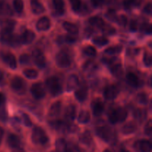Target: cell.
<instances>
[{"instance_id":"cell-4","label":"cell","mask_w":152,"mask_h":152,"mask_svg":"<svg viewBox=\"0 0 152 152\" xmlns=\"http://www.w3.org/2000/svg\"><path fill=\"white\" fill-rule=\"evenodd\" d=\"M45 86L48 91L53 96L58 95L61 92V90H62L59 81L55 77H50V78L48 79L45 82Z\"/></svg>"},{"instance_id":"cell-50","label":"cell","mask_w":152,"mask_h":152,"mask_svg":"<svg viewBox=\"0 0 152 152\" xmlns=\"http://www.w3.org/2000/svg\"><path fill=\"white\" fill-rule=\"evenodd\" d=\"M143 11L145 12V13H148V14H151V2L148 3V4L145 5V7H144Z\"/></svg>"},{"instance_id":"cell-35","label":"cell","mask_w":152,"mask_h":152,"mask_svg":"<svg viewBox=\"0 0 152 152\" xmlns=\"http://www.w3.org/2000/svg\"><path fill=\"white\" fill-rule=\"evenodd\" d=\"M93 42L97 46H104L108 43V39L105 37H96L93 39Z\"/></svg>"},{"instance_id":"cell-58","label":"cell","mask_w":152,"mask_h":152,"mask_svg":"<svg viewBox=\"0 0 152 152\" xmlns=\"http://www.w3.org/2000/svg\"><path fill=\"white\" fill-rule=\"evenodd\" d=\"M121 152H130V151H127V150H125V149H123V150H122Z\"/></svg>"},{"instance_id":"cell-27","label":"cell","mask_w":152,"mask_h":152,"mask_svg":"<svg viewBox=\"0 0 152 152\" xmlns=\"http://www.w3.org/2000/svg\"><path fill=\"white\" fill-rule=\"evenodd\" d=\"M88 22L91 25H93V26L96 27V28H101V29H102V27L105 25L103 19L101 17H99V16H93V17L90 18Z\"/></svg>"},{"instance_id":"cell-42","label":"cell","mask_w":152,"mask_h":152,"mask_svg":"<svg viewBox=\"0 0 152 152\" xmlns=\"http://www.w3.org/2000/svg\"><path fill=\"white\" fill-rule=\"evenodd\" d=\"M116 22H117V23L120 25H121V26H126L128 23V19L124 15H121L120 16H117Z\"/></svg>"},{"instance_id":"cell-47","label":"cell","mask_w":152,"mask_h":152,"mask_svg":"<svg viewBox=\"0 0 152 152\" xmlns=\"http://www.w3.org/2000/svg\"><path fill=\"white\" fill-rule=\"evenodd\" d=\"M77 36L75 34H68V35L65 36V41L67 42H69V43H74L77 41Z\"/></svg>"},{"instance_id":"cell-46","label":"cell","mask_w":152,"mask_h":152,"mask_svg":"<svg viewBox=\"0 0 152 152\" xmlns=\"http://www.w3.org/2000/svg\"><path fill=\"white\" fill-rule=\"evenodd\" d=\"M152 132V123L151 120H149L146 123V125L145 126V133L148 136H151Z\"/></svg>"},{"instance_id":"cell-54","label":"cell","mask_w":152,"mask_h":152,"mask_svg":"<svg viewBox=\"0 0 152 152\" xmlns=\"http://www.w3.org/2000/svg\"><path fill=\"white\" fill-rule=\"evenodd\" d=\"M4 100H5V97H4V94L2 93H0V106L4 103Z\"/></svg>"},{"instance_id":"cell-44","label":"cell","mask_w":152,"mask_h":152,"mask_svg":"<svg viewBox=\"0 0 152 152\" xmlns=\"http://www.w3.org/2000/svg\"><path fill=\"white\" fill-rule=\"evenodd\" d=\"M102 30L103 31L104 33H105V34H111V35L114 34L116 33V31H115V29H114V28L110 26V25H105L103 27H102Z\"/></svg>"},{"instance_id":"cell-38","label":"cell","mask_w":152,"mask_h":152,"mask_svg":"<svg viewBox=\"0 0 152 152\" xmlns=\"http://www.w3.org/2000/svg\"><path fill=\"white\" fill-rule=\"evenodd\" d=\"M122 50V47L120 45L113 46L107 48L105 50V53L107 54H115V53H119Z\"/></svg>"},{"instance_id":"cell-18","label":"cell","mask_w":152,"mask_h":152,"mask_svg":"<svg viewBox=\"0 0 152 152\" xmlns=\"http://www.w3.org/2000/svg\"><path fill=\"white\" fill-rule=\"evenodd\" d=\"M31 10L35 14H40L45 11V7L38 0H31Z\"/></svg>"},{"instance_id":"cell-53","label":"cell","mask_w":152,"mask_h":152,"mask_svg":"<svg viewBox=\"0 0 152 152\" xmlns=\"http://www.w3.org/2000/svg\"><path fill=\"white\" fill-rule=\"evenodd\" d=\"M144 29H145V31L148 34H151V25L150 24H148V25H145V27H144Z\"/></svg>"},{"instance_id":"cell-24","label":"cell","mask_w":152,"mask_h":152,"mask_svg":"<svg viewBox=\"0 0 152 152\" xmlns=\"http://www.w3.org/2000/svg\"><path fill=\"white\" fill-rule=\"evenodd\" d=\"M62 26L68 31V34H75V35H77V34H78L79 28L75 24L71 23V22H64L63 24H62Z\"/></svg>"},{"instance_id":"cell-21","label":"cell","mask_w":152,"mask_h":152,"mask_svg":"<svg viewBox=\"0 0 152 152\" xmlns=\"http://www.w3.org/2000/svg\"><path fill=\"white\" fill-rule=\"evenodd\" d=\"M137 126L134 122H129L123 126L122 132L124 134H131L137 130Z\"/></svg>"},{"instance_id":"cell-28","label":"cell","mask_w":152,"mask_h":152,"mask_svg":"<svg viewBox=\"0 0 152 152\" xmlns=\"http://www.w3.org/2000/svg\"><path fill=\"white\" fill-rule=\"evenodd\" d=\"M111 72L114 77H120V76L123 74V70L122 68V65L120 63H117V64H111Z\"/></svg>"},{"instance_id":"cell-16","label":"cell","mask_w":152,"mask_h":152,"mask_svg":"<svg viewBox=\"0 0 152 152\" xmlns=\"http://www.w3.org/2000/svg\"><path fill=\"white\" fill-rule=\"evenodd\" d=\"M76 106L73 104L68 105L65 111V117L68 122L74 121L76 117Z\"/></svg>"},{"instance_id":"cell-41","label":"cell","mask_w":152,"mask_h":152,"mask_svg":"<svg viewBox=\"0 0 152 152\" xmlns=\"http://www.w3.org/2000/svg\"><path fill=\"white\" fill-rule=\"evenodd\" d=\"M143 62H144V64H145L146 66L148 67L151 66L152 63V57H151V55L148 52H145V54H144Z\"/></svg>"},{"instance_id":"cell-6","label":"cell","mask_w":152,"mask_h":152,"mask_svg":"<svg viewBox=\"0 0 152 152\" xmlns=\"http://www.w3.org/2000/svg\"><path fill=\"white\" fill-rule=\"evenodd\" d=\"M56 62L57 65L60 68H68L71 65V57L68 53L65 51H60L57 53L56 56Z\"/></svg>"},{"instance_id":"cell-25","label":"cell","mask_w":152,"mask_h":152,"mask_svg":"<svg viewBox=\"0 0 152 152\" xmlns=\"http://www.w3.org/2000/svg\"><path fill=\"white\" fill-rule=\"evenodd\" d=\"M92 135L89 131H85L80 137V141L85 145H89L92 142Z\"/></svg>"},{"instance_id":"cell-5","label":"cell","mask_w":152,"mask_h":152,"mask_svg":"<svg viewBox=\"0 0 152 152\" xmlns=\"http://www.w3.org/2000/svg\"><path fill=\"white\" fill-rule=\"evenodd\" d=\"M96 134L98 137L105 140V142H110L112 140L113 137H114V133L113 131L109 126H100V127L97 128L96 130Z\"/></svg>"},{"instance_id":"cell-36","label":"cell","mask_w":152,"mask_h":152,"mask_svg":"<svg viewBox=\"0 0 152 152\" xmlns=\"http://www.w3.org/2000/svg\"><path fill=\"white\" fill-rule=\"evenodd\" d=\"M137 101L139 103L141 104H146L148 101V94L145 92H141L139 93L137 96Z\"/></svg>"},{"instance_id":"cell-11","label":"cell","mask_w":152,"mask_h":152,"mask_svg":"<svg viewBox=\"0 0 152 152\" xmlns=\"http://www.w3.org/2000/svg\"><path fill=\"white\" fill-rule=\"evenodd\" d=\"M135 148L140 152H151V143L148 140H141L137 141L134 145Z\"/></svg>"},{"instance_id":"cell-14","label":"cell","mask_w":152,"mask_h":152,"mask_svg":"<svg viewBox=\"0 0 152 152\" xmlns=\"http://www.w3.org/2000/svg\"><path fill=\"white\" fill-rule=\"evenodd\" d=\"M34 39H35V34L34 31L31 30H26L21 36L20 42L23 44H30L34 41Z\"/></svg>"},{"instance_id":"cell-59","label":"cell","mask_w":152,"mask_h":152,"mask_svg":"<svg viewBox=\"0 0 152 152\" xmlns=\"http://www.w3.org/2000/svg\"><path fill=\"white\" fill-rule=\"evenodd\" d=\"M103 152H111V151H110V150H108V149H106V150H105V151H104Z\"/></svg>"},{"instance_id":"cell-7","label":"cell","mask_w":152,"mask_h":152,"mask_svg":"<svg viewBox=\"0 0 152 152\" xmlns=\"http://www.w3.org/2000/svg\"><path fill=\"white\" fill-rule=\"evenodd\" d=\"M11 88L17 94H23L25 91V83L21 77H15L10 82Z\"/></svg>"},{"instance_id":"cell-23","label":"cell","mask_w":152,"mask_h":152,"mask_svg":"<svg viewBox=\"0 0 152 152\" xmlns=\"http://www.w3.org/2000/svg\"><path fill=\"white\" fill-rule=\"evenodd\" d=\"M61 108H62V102L60 101L55 102L50 107L49 115L51 116V117H56V116L59 115L61 111Z\"/></svg>"},{"instance_id":"cell-39","label":"cell","mask_w":152,"mask_h":152,"mask_svg":"<svg viewBox=\"0 0 152 152\" xmlns=\"http://www.w3.org/2000/svg\"><path fill=\"white\" fill-rule=\"evenodd\" d=\"M83 53L88 56H94L96 53V50L93 46H88L83 49Z\"/></svg>"},{"instance_id":"cell-56","label":"cell","mask_w":152,"mask_h":152,"mask_svg":"<svg viewBox=\"0 0 152 152\" xmlns=\"http://www.w3.org/2000/svg\"><path fill=\"white\" fill-rule=\"evenodd\" d=\"M13 152H25V151H24V150L22 149V148H14V150H13Z\"/></svg>"},{"instance_id":"cell-57","label":"cell","mask_w":152,"mask_h":152,"mask_svg":"<svg viewBox=\"0 0 152 152\" xmlns=\"http://www.w3.org/2000/svg\"><path fill=\"white\" fill-rule=\"evenodd\" d=\"M2 77H3V74H2V72H1V71H0V80H1V79H2Z\"/></svg>"},{"instance_id":"cell-32","label":"cell","mask_w":152,"mask_h":152,"mask_svg":"<svg viewBox=\"0 0 152 152\" xmlns=\"http://www.w3.org/2000/svg\"><path fill=\"white\" fill-rule=\"evenodd\" d=\"M143 0H123L125 7L130 9L132 7H139Z\"/></svg>"},{"instance_id":"cell-34","label":"cell","mask_w":152,"mask_h":152,"mask_svg":"<svg viewBox=\"0 0 152 152\" xmlns=\"http://www.w3.org/2000/svg\"><path fill=\"white\" fill-rule=\"evenodd\" d=\"M23 74L28 79H35L37 78L38 76V72L36 71L34 68H28V69H25L23 71Z\"/></svg>"},{"instance_id":"cell-15","label":"cell","mask_w":152,"mask_h":152,"mask_svg":"<svg viewBox=\"0 0 152 152\" xmlns=\"http://www.w3.org/2000/svg\"><path fill=\"white\" fill-rule=\"evenodd\" d=\"M3 61L4 63L12 69H16L17 67L16 57L12 53H6L3 56Z\"/></svg>"},{"instance_id":"cell-9","label":"cell","mask_w":152,"mask_h":152,"mask_svg":"<svg viewBox=\"0 0 152 152\" xmlns=\"http://www.w3.org/2000/svg\"><path fill=\"white\" fill-rule=\"evenodd\" d=\"M31 93L37 99H42L45 96V90L43 85L40 83H37L32 86L31 88Z\"/></svg>"},{"instance_id":"cell-31","label":"cell","mask_w":152,"mask_h":152,"mask_svg":"<svg viewBox=\"0 0 152 152\" xmlns=\"http://www.w3.org/2000/svg\"><path fill=\"white\" fill-rule=\"evenodd\" d=\"M55 145H56V151L58 152H65L67 147H68V144H67L66 141L64 139H62V138L56 141Z\"/></svg>"},{"instance_id":"cell-10","label":"cell","mask_w":152,"mask_h":152,"mask_svg":"<svg viewBox=\"0 0 152 152\" xmlns=\"http://www.w3.org/2000/svg\"><path fill=\"white\" fill-rule=\"evenodd\" d=\"M118 93L119 90L117 86H114V85H110L105 88L103 93L104 97L108 100H112L117 97Z\"/></svg>"},{"instance_id":"cell-13","label":"cell","mask_w":152,"mask_h":152,"mask_svg":"<svg viewBox=\"0 0 152 152\" xmlns=\"http://www.w3.org/2000/svg\"><path fill=\"white\" fill-rule=\"evenodd\" d=\"M93 114L95 116H99L104 111V105L100 99H94L91 103Z\"/></svg>"},{"instance_id":"cell-30","label":"cell","mask_w":152,"mask_h":152,"mask_svg":"<svg viewBox=\"0 0 152 152\" xmlns=\"http://www.w3.org/2000/svg\"><path fill=\"white\" fill-rule=\"evenodd\" d=\"M91 119L90 113L86 110H83L80 111V114L78 116V121L80 123H88Z\"/></svg>"},{"instance_id":"cell-52","label":"cell","mask_w":152,"mask_h":152,"mask_svg":"<svg viewBox=\"0 0 152 152\" xmlns=\"http://www.w3.org/2000/svg\"><path fill=\"white\" fill-rule=\"evenodd\" d=\"M91 3L95 7H99L103 3V0H91Z\"/></svg>"},{"instance_id":"cell-20","label":"cell","mask_w":152,"mask_h":152,"mask_svg":"<svg viewBox=\"0 0 152 152\" xmlns=\"http://www.w3.org/2000/svg\"><path fill=\"white\" fill-rule=\"evenodd\" d=\"M75 96L79 101L83 102L88 96V88L86 86H82L75 91Z\"/></svg>"},{"instance_id":"cell-60","label":"cell","mask_w":152,"mask_h":152,"mask_svg":"<svg viewBox=\"0 0 152 152\" xmlns=\"http://www.w3.org/2000/svg\"><path fill=\"white\" fill-rule=\"evenodd\" d=\"M51 152H58L57 151H51Z\"/></svg>"},{"instance_id":"cell-43","label":"cell","mask_w":152,"mask_h":152,"mask_svg":"<svg viewBox=\"0 0 152 152\" xmlns=\"http://www.w3.org/2000/svg\"><path fill=\"white\" fill-rule=\"evenodd\" d=\"M105 15H106V17L111 21H115L116 22L117 19V15L116 13L115 10H109Z\"/></svg>"},{"instance_id":"cell-3","label":"cell","mask_w":152,"mask_h":152,"mask_svg":"<svg viewBox=\"0 0 152 152\" xmlns=\"http://www.w3.org/2000/svg\"><path fill=\"white\" fill-rule=\"evenodd\" d=\"M32 140L36 144L45 145L48 142V137L42 128L35 127L32 132Z\"/></svg>"},{"instance_id":"cell-19","label":"cell","mask_w":152,"mask_h":152,"mask_svg":"<svg viewBox=\"0 0 152 152\" xmlns=\"http://www.w3.org/2000/svg\"><path fill=\"white\" fill-rule=\"evenodd\" d=\"M7 142L9 146L13 148H19V145H20V139L17 135L14 134H10L9 135Z\"/></svg>"},{"instance_id":"cell-29","label":"cell","mask_w":152,"mask_h":152,"mask_svg":"<svg viewBox=\"0 0 152 152\" xmlns=\"http://www.w3.org/2000/svg\"><path fill=\"white\" fill-rule=\"evenodd\" d=\"M126 80L129 84L133 87H137L139 85V79L137 76L134 73H129L126 76Z\"/></svg>"},{"instance_id":"cell-17","label":"cell","mask_w":152,"mask_h":152,"mask_svg":"<svg viewBox=\"0 0 152 152\" xmlns=\"http://www.w3.org/2000/svg\"><path fill=\"white\" fill-rule=\"evenodd\" d=\"M79 85V78L75 74H71L68 79L67 82V89L68 91H73Z\"/></svg>"},{"instance_id":"cell-1","label":"cell","mask_w":152,"mask_h":152,"mask_svg":"<svg viewBox=\"0 0 152 152\" xmlns=\"http://www.w3.org/2000/svg\"><path fill=\"white\" fill-rule=\"evenodd\" d=\"M16 22L13 20H9L6 22V25L0 32V41L4 44L10 45L13 39V30Z\"/></svg>"},{"instance_id":"cell-2","label":"cell","mask_w":152,"mask_h":152,"mask_svg":"<svg viewBox=\"0 0 152 152\" xmlns=\"http://www.w3.org/2000/svg\"><path fill=\"white\" fill-rule=\"evenodd\" d=\"M127 116L128 112L124 108H117L110 111L108 118L112 124H115L125 121Z\"/></svg>"},{"instance_id":"cell-12","label":"cell","mask_w":152,"mask_h":152,"mask_svg":"<svg viewBox=\"0 0 152 152\" xmlns=\"http://www.w3.org/2000/svg\"><path fill=\"white\" fill-rule=\"evenodd\" d=\"M37 29L40 31H45L50 28V21L48 17L47 16H43L40 18L37 22Z\"/></svg>"},{"instance_id":"cell-22","label":"cell","mask_w":152,"mask_h":152,"mask_svg":"<svg viewBox=\"0 0 152 152\" xmlns=\"http://www.w3.org/2000/svg\"><path fill=\"white\" fill-rule=\"evenodd\" d=\"M50 126H52L56 131H59V132H65L66 130L69 129V127L68 126V125L65 124L62 120H55V121L51 122L50 123Z\"/></svg>"},{"instance_id":"cell-55","label":"cell","mask_w":152,"mask_h":152,"mask_svg":"<svg viewBox=\"0 0 152 152\" xmlns=\"http://www.w3.org/2000/svg\"><path fill=\"white\" fill-rule=\"evenodd\" d=\"M3 135H4V130L1 127H0V144H1V140H2Z\"/></svg>"},{"instance_id":"cell-8","label":"cell","mask_w":152,"mask_h":152,"mask_svg":"<svg viewBox=\"0 0 152 152\" xmlns=\"http://www.w3.org/2000/svg\"><path fill=\"white\" fill-rule=\"evenodd\" d=\"M32 56L37 66L39 68H44L45 66V57L41 50L39 49L34 50L32 52Z\"/></svg>"},{"instance_id":"cell-26","label":"cell","mask_w":152,"mask_h":152,"mask_svg":"<svg viewBox=\"0 0 152 152\" xmlns=\"http://www.w3.org/2000/svg\"><path fill=\"white\" fill-rule=\"evenodd\" d=\"M53 4L55 10L59 15H62L65 11V2L64 0H53Z\"/></svg>"},{"instance_id":"cell-48","label":"cell","mask_w":152,"mask_h":152,"mask_svg":"<svg viewBox=\"0 0 152 152\" xmlns=\"http://www.w3.org/2000/svg\"><path fill=\"white\" fill-rule=\"evenodd\" d=\"M30 56L27 54H23L19 58V62L22 64H27L30 62Z\"/></svg>"},{"instance_id":"cell-33","label":"cell","mask_w":152,"mask_h":152,"mask_svg":"<svg viewBox=\"0 0 152 152\" xmlns=\"http://www.w3.org/2000/svg\"><path fill=\"white\" fill-rule=\"evenodd\" d=\"M147 116V111L145 109H137L134 111V117L140 122L143 121Z\"/></svg>"},{"instance_id":"cell-37","label":"cell","mask_w":152,"mask_h":152,"mask_svg":"<svg viewBox=\"0 0 152 152\" xmlns=\"http://www.w3.org/2000/svg\"><path fill=\"white\" fill-rule=\"evenodd\" d=\"M13 7L17 13H22L24 8V3L22 0H13Z\"/></svg>"},{"instance_id":"cell-49","label":"cell","mask_w":152,"mask_h":152,"mask_svg":"<svg viewBox=\"0 0 152 152\" xmlns=\"http://www.w3.org/2000/svg\"><path fill=\"white\" fill-rule=\"evenodd\" d=\"M129 28H130L131 31H136L137 29V22L134 20H132L129 25Z\"/></svg>"},{"instance_id":"cell-40","label":"cell","mask_w":152,"mask_h":152,"mask_svg":"<svg viewBox=\"0 0 152 152\" xmlns=\"http://www.w3.org/2000/svg\"><path fill=\"white\" fill-rule=\"evenodd\" d=\"M72 9L76 12H78L80 10L82 6L81 0H69Z\"/></svg>"},{"instance_id":"cell-51","label":"cell","mask_w":152,"mask_h":152,"mask_svg":"<svg viewBox=\"0 0 152 152\" xmlns=\"http://www.w3.org/2000/svg\"><path fill=\"white\" fill-rule=\"evenodd\" d=\"M65 152H79V150L77 147H75V145H70V146L68 145Z\"/></svg>"},{"instance_id":"cell-45","label":"cell","mask_w":152,"mask_h":152,"mask_svg":"<svg viewBox=\"0 0 152 152\" xmlns=\"http://www.w3.org/2000/svg\"><path fill=\"white\" fill-rule=\"evenodd\" d=\"M22 122H23L24 125H25V126L29 127V126H32V122H31V119H30V117H28V114H24L23 113L22 115Z\"/></svg>"}]
</instances>
